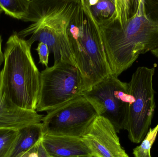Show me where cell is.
<instances>
[{
	"mask_svg": "<svg viewBox=\"0 0 158 157\" xmlns=\"http://www.w3.org/2000/svg\"><path fill=\"white\" fill-rule=\"evenodd\" d=\"M36 150H34V151H36ZM32 151H31V152H27V153H26V154H24V155H22L21 157H29V155L30 153L31 152H32Z\"/></svg>",
	"mask_w": 158,
	"mask_h": 157,
	"instance_id": "21",
	"label": "cell"
},
{
	"mask_svg": "<svg viewBox=\"0 0 158 157\" xmlns=\"http://www.w3.org/2000/svg\"><path fill=\"white\" fill-rule=\"evenodd\" d=\"M79 0H29L27 14L23 21L33 22L17 33L32 45L42 42L53 54L54 63L64 61L76 66L71 54L66 30Z\"/></svg>",
	"mask_w": 158,
	"mask_h": 157,
	"instance_id": "3",
	"label": "cell"
},
{
	"mask_svg": "<svg viewBox=\"0 0 158 157\" xmlns=\"http://www.w3.org/2000/svg\"><path fill=\"white\" fill-rule=\"evenodd\" d=\"M155 68L138 67L129 83L130 92L134 100L130 105L125 130L129 140L142 143L147 134L156 108L153 77Z\"/></svg>",
	"mask_w": 158,
	"mask_h": 157,
	"instance_id": "6",
	"label": "cell"
},
{
	"mask_svg": "<svg viewBox=\"0 0 158 157\" xmlns=\"http://www.w3.org/2000/svg\"><path fill=\"white\" fill-rule=\"evenodd\" d=\"M108 21L98 25L111 73L118 77L140 55L158 48V0H116Z\"/></svg>",
	"mask_w": 158,
	"mask_h": 157,
	"instance_id": "1",
	"label": "cell"
},
{
	"mask_svg": "<svg viewBox=\"0 0 158 157\" xmlns=\"http://www.w3.org/2000/svg\"><path fill=\"white\" fill-rule=\"evenodd\" d=\"M98 25L109 20L115 14L116 0H85Z\"/></svg>",
	"mask_w": 158,
	"mask_h": 157,
	"instance_id": "13",
	"label": "cell"
},
{
	"mask_svg": "<svg viewBox=\"0 0 158 157\" xmlns=\"http://www.w3.org/2000/svg\"><path fill=\"white\" fill-rule=\"evenodd\" d=\"M97 116L93 104L82 94L47 112L42 122L43 135L81 138Z\"/></svg>",
	"mask_w": 158,
	"mask_h": 157,
	"instance_id": "8",
	"label": "cell"
},
{
	"mask_svg": "<svg viewBox=\"0 0 158 157\" xmlns=\"http://www.w3.org/2000/svg\"><path fill=\"white\" fill-rule=\"evenodd\" d=\"M20 135V131L0 128V157H7Z\"/></svg>",
	"mask_w": 158,
	"mask_h": 157,
	"instance_id": "15",
	"label": "cell"
},
{
	"mask_svg": "<svg viewBox=\"0 0 158 157\" xmlns=\"http://www.w3.org/2000/svg\"><path fill=\"white\" fill-rule=\"evenodd\" d=\"M83 79L75 65L64 61L54 63L40 73V87L37 112H49L80 96Z\"/></svg>",
	"mask_w": 158,
	"mask_h": 157,
	"instance_id": "5",
	"label": "cell"
},
{
	"mask_svg": "<svg viewBox=\"0 0 158 157\" xmlns=\"http://www.w3.org/2000/svg\"><path fill=\"white\" fill-rule=\"evenodd\" d=\"M36 50L38 52L40 58L39 63L45 65L47 68L49 61V54L50 53L49 47L44 43L39 42Z\"/></svg>",
	"mask_w": 158,
	"mask_h": 157,
	"instance_id": "17",
	"label": "cell"
},
{
	"mask_svg": "<svg viewBox=\"0 0 158 157\" xmlns=\"http://www.w3.org/2000/svg\"><path fill=\"white\" fill-rule=\"evenodd\" d=\"M151 53L156 56V57L158 58V48L157 49H155L151 51Z\"/></svg>",
	"mask_w": 158,
	"mask_h": 157,
	"instance_id": "20",
	"label": "cell"
},
{
	"mask_svg": "<svg viewBox=\"0 0 158 157\" xmlns=\"http://www.w3.org/2000/svg\"><path fill=\"white\" fill-rule=\"evenodd\" d=\"M42 123L32 124L20 131V135L13 150L7 157H21L37 150L43 137Z\"/></svg>",
	"mask_w": 158,
	"mask_h": 157,
	"instance_id": "12",
	"label": "cell"
},
{
	"mask_svg": "<svg viewBox=\"0 0 158 157\" xmlns=\"http://www.w3.org/2000/svg\"><path fill=\"white\" fill-rule=\"evenodd\" d=\"M82 95L93 104L98 116L111 122L117 133L125 130L129 106L134 100L129 83L110 74Z\"/></svg>",
	"mask_w": 158,
	"mask_h": 157,
	"instance_id": "7",
	"label": "cell"
},
{
	"mask_svg": "<svg viewBox=\"0 0 158 157\" xmlns=\"http://www.w3.org/2000/svg\"><path fill=\"white\" fill-rule=\"evenodd\" d=\"M2 10H1V8H0V15H1V13H2Z\"/></svg>",
	"mask_w": 158,
	"mask_h": 157,
	"instance_id": "23",
	"label": "cell"
},
{
	"mask_svg": "<svg viewBox=\"0 0 158 157\" xmlns=\"http://www.w3.org/2000/svg\"><path fill=\"white\" fill-rule=\"evenodd\" d=\"M29 0H0V8L6 14L23 20L27 14Z\"/></svg>",
	"mask_w": 158,
	"mask_h": 157,
	"instance_id": "14",
	"label": "cell"
},
{
	"mask_svg": "<svg viewBox=\"0 0 158 157\" xmlns=\"http://www.w3.org/2000/svg\"><path fill=\"white\" fill-rule=\"evenodd\" d=\"M42 143L53 157L91 156V152L81 138L61 135H43Z\"/></svg>",
	"mask_w": 158,
	"mask_h": 157,
	"instance_id": "11",
	"label": "cell"
},
{
	"mask_svg": "<svg viewBox=\"0 0 158 157\" xmlns=\"http://www.w3.org/2000/svg\"><path fill=\"white\" fill-rule=\"evenodd\" d=\"M0 75H1V71H0Z\"/></svg>",
	"mask_w": 158,
	"mask_h": 157,
	"instance_id": "24",
	"label": "cell"
},
{
	"mask_svg": "<svg viewBox=\"0 0 158 157\" xmlns=\"http://www.w3.org/2000/svg\"><path fill=\"white\" fill-rule=\"evenodd\" d=\"M2 40L0 35V67L4 62V53L2 50Z\"/></svg>",
	"mask_w": 158,
	"mask_h": 157,
	"instance_id": "19",
	"label": "cell"
},
{
	"mask_svg": "<svg viewBox=\"0 0 158 157\" xmlns=\"http://www.w3.org/2000/svg\"><path fill=\"white\" fill-rule=\"evenodd\" d=\"M31 45L17 32L7 40L1 71L3 90L19 107L36 111L40 87V73L31 53Z\"/></svg>",
	"mask_w": 158,
	"mask_h": 157,
	"instance_id": "4",
	"label": "cell"
},
{
	"mask_svg": "<svg viewBox=\"0 0 158 157\" xmlns=\"http://www.w3.org/2000/svg\"><path fill=\"white\" fill-rule=\"evenodd\" d=\"M95 157L93 156H82V157Z\"/></svg>",
	"mask_w": 158,
	"mask_h": 157,
	"instance_id": "22",
	"label": "cell"
},
{
	"mask_svg": "<svg viewBox=\"0 0 158 157\" xmlns=\"http://www.w3.org/2000/svg\"><path fill=\"white\" fill-rule=\"evenodd\" d=\"M158 133V123L154 128H149L147 134L140 145L133 150L134 157H152L151 150Z\"/></svg>",
	"mask_w": 158,
	"mask_h": 157,
	"instance_id": "16",
	"label": "cell"
},
{
	"mask_svg": "<svg viewBox=\"0 0 158 157\" xmlns=\"http://www.w3.org/2000/svg\"><path fill=\"white\" fill-rule=\"evenodd\" d=\"M113 124L107 119L97 116L82 137L95 157H130L120 143Z\"/></svg>",
	"mask_w": 158,
	"mask_h": 157,
	"instance_id": "9",
	"label": "cell"
},
{
	"mask_svg": "<svg viewBox=\"0 0 158 157\" xmlns=\"http://www.w3.org/2000/svg\"><path fill=\"white\" fill-rule=\"evenodd\" d=\"M66 33L70 52L82 77L84 92L112 74L99 27L85 0H79Z\"/></svg>",
	"mask_w": 158,
	"mask_h": 157,
	"instance_id": "2",
	"label": "cell"
},
{
	"mask_svg": "<svg viewBox=\"0 0 158 157\" xmlns=\"http://www.w3.org/2000/svg\"><path fill=\"white\" fill-rule=\"evenodd\" d=\"M37 153L38 154V157H53L47 152L44 148L42 143V140L40 142L37 147Z\"/></svg>",
	"mask_w": 158,
	"mask_h": 157,
	"instance_id": "18",
	"label": "cell"
},
{
	"mask_svg": "<svg viewBox=\"0 0 158 157\" xmlns=\"http://www.w3.org/2000/svg\"><path fill=\"white\" fill-rule=\"evenodd\" d=\"M43 115L13 103L3 90L0 75V128L20 131L32 124L42 123Z\"/></svg>",
	"mask_w": 158,
	"mask_h": 157,
	"instance_id": "10",
	"label": "cell"
}]
</instances>
